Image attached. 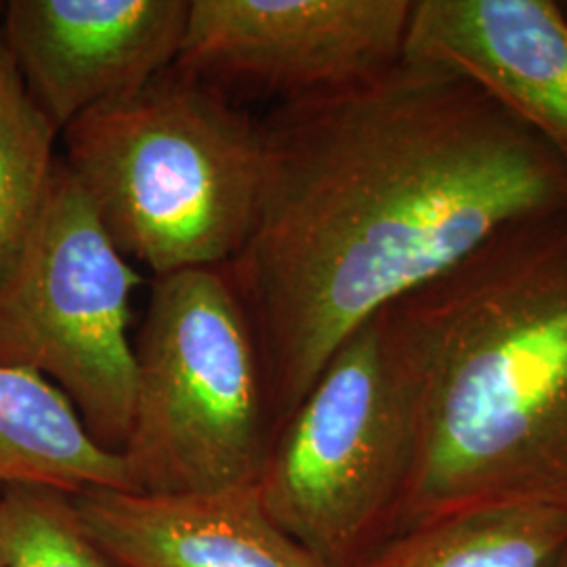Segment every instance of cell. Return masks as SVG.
Instances as JSON below:
<instances>
[{
    "label": "cell",
    "mask_w": 567,
    "mask_h": 567,
    "mask_svg": "<svg viewBox=\"0 0 567 567\" xmlns=\"http://www.w3.org/2000/svg\"><path fill=\"white\" fill-rule=\"evenodd\" d=\"M566 550V508L489 505L404 529L362 567H557Z\"/></svg>",
    "instance_id": "obj_12"
},
{
    "label": "cell",
    "mask_w": 567,
    "mask_h": 567,
    "mask_svg": "<svg viewBox=\"0 0 567 567\" xmlns=\"http://www.w3.org/2000/svg\"><path fill=\"white\" fill-rule=\"evenodd\" d=\"M142 282L58 161L34 231L0 284V364L58 386L91 437L114 454L133 423L131 326Z\"/></svg>",
    "instance_id": "obj_6"
},
{
    "label": "cell",
    "mask_w": 567,
    "mask_h": 567,
    "mask_svg": "<svg viewBox=\"0 0 567 567\" xmlns=\"http://www.w3.org/2000/svg\"><path fill=\"white\" fill-rule=\"evenodd\" d=\"M257 221L221 269L255 326L276 433L368 318L508 225L567 215L555 154L477 82L402 60L261 122Z\"/></svg>",
    "instance_id": "obj_1"
},
{
    "label": "cell",
    "mask_w": 567,
    "mask_h": 567,
    "mask_svg": "<svg viewBox=\"0 0 567 567\" xmlns=\"http://www.w3.org/2000/svg\"><path fill=\"white\" fill-rule=\"evenodd\" d=\"M412 0H194L175 65L229 91L295 102L385 72Z\"/></svg>",
    "instance_id": "obj_7"
},
{
    "label": "cell",
    "mask_w": 567,
    "mask_h": 567,
    "mask_svg": "<svg viewBox=\"0 0 567 567\" xmlns=\"http://www.w3.org/2000/svg\"><path fill=\"white\" fill-rule=\"evenodd\" d=\"M276 437L261 344L221 267L154 278L135 334L128 492L257 484Z\"/></svg>",
    "instance_id": "obj_5"
},
{
    "label": "cell",
    "mask_w": 567,
    "mask_h": 567,
    "mask_svg": "<svg viewBox=\"0 0 567 567\" xmlns=\"http://www.w3.org/2000/svg\"><path fill=\"white\" fill-rule=\"evenodd\" d=\"M557 567H567V550H566V555H564V557H561V561H559V564H557Z\"/></svg>",
    "instance_id": "obj_15"
},
{
    "label": "cell",
    "mask_w": 567,
    "mask_h": 567,
    "mask_svg": "<svg viewBox=\"0 0 567 567\" xmlns=\"http://www.w3.org/2000/svg\"><path fill=\"white\" fill-rule=\"evenodd\" d=\"M405 60L477 82L555 154L567 183V16L553 0H412Z\"/></svg>",
    "instance_id": "obj_9"
},
{
    "label": "cell",
    "mask_w": 567,
    "mask_h": 567,
    "mask_svg": "<svg viewBox=\"0 0 567 567\" xmlns=\"http://www.w3.org/2000/svg\"><path fill=\"white\" fill-rule=\"evenodd\" d=\"M4 567H116L84 532L74 494L44 486L0 492Z\"/></svg>",
    "instance_id": "obj_14"
},
{
    "label": "cell",
    "mask_w": 567,
    "mask_h": 567,
    "mask_svg": "<svg viewBox=\"0 0 567 567\" xmlns=\"http://www.w3.org/2000/svg\"><path fill=\"white\" fill-rule=\"evenodd\" d=\"M63 164L103 229L154 278L229 264L248 243L264 183V131L177 65L63 131Z\"/></svg>",
    "instance_id": "obj_3"
},
{
    "label": "cell",
    "mask_w": 567,
    "mask_h": 567,
    "mask_svg": "<svg viewBox=\"0 0 567 567\" xmlns=\"http://www.w3.org/2000/svg\"><path fill=\"white\" fill-rule=\"evenodd\" d=\"M189 2L11 0L0 37L28 95L61 133L175 65Z\"/></svg>",
    "instance_id": "obj_8"
},
{
    "label": "cell",
    "mask_w": 567,
    "mask_h": 567,
    "mask_svg": "<svg viewBox=\"0 0 567 567\" xmlns=\"http://www.w3.org/2000/svg\"><path fill=\"white\" fill-rule=\"evenodd\" d=\"M421 402V365L389 305L344 339L276 433L257 482L271 519L326 566H364L398 534Z\"/></svg>",
    "instance_id": "obj_4"
},
{
    "label": "cell",
    "mask_w": 567,
    "mask_h": 567,
    "mask_svg": "<svg viewBox=\"0 0 567 567\" xmlns=\"http://www.w3.org/2000/svg\"><path fill=\"white\" fill-rule=\"evenodd\" d=\"M74 507L116 567H330L271 519L257 484L196 494L89 487Z\"/></svg>",
    "instance_id": "obj_10"
},
{
    "label": "cell",
    "mask_w": 567,
    "mask_h": 567,
    "mask_svg": "<svg viewBox=\"0 0 567 567\" xmlns=\"http://www.w3.org/2000/svg\"><path fill=\"white\" fill-rule=\"evenodd\" d=\"M60 133L28 95L0 37V284L41 217Z\"/></svg>",
    "instance_id": "obj_13"
},
{
    "label": "cell",
    "mask_w": 567,
    "mask_h": 567,
    "mask_svg": "<svg viewBox=\"0 0 567 567\" xmlns=\"http://www.w3.org/2000/svg\"><path fill=\"white\" fill-rule=\"evenodd\" d=\"M44 486L68 494L128 489L121 454L103 450L60 389L41 374L0 364V492Z\"/></svg>",
    "instance_id": "obj_11"
},
{
    "label": "cell",
    "mask_w": 567,
    "mask_h": 567,
    "mask_svg": "<svg viewBox=\"0 0 567 567\" xmlns=\"http://www.w3.org/2000/svg\"><path fill=\"white\" fill-rule=\"evenodd\" d=\"M0 567H4V564H2V548H0Z\"/></svg>",
    "instance_id": "obj_16"
},
{
    "label": "cell",
    "mask_w": 567,
    "mask_h": 567,
    "mask_svg": "<svg viewBox=\"0 0 567 567\" xmlns=\"http://www.w3.org/2000/svg\"><path fill=\"white\" fill-rule=\"evenodd\" d=\"M393 309L423 377L398 534L465 508L567 511V215L508 225Z\"/></svg>",
    "instance_id": "obj_2"
}]
</instances>
